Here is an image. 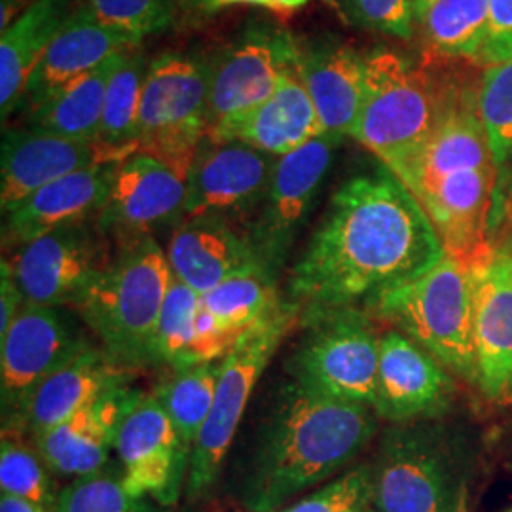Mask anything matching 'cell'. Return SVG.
<instances>
[{
    "mask_svg": "<svg viewBox=\"0 0 512 512\" xmlns=\"http://www.w3.org/2000/svg\"><path fill=\"white\" fill-rule=\"evenodd\" d=\"M446 255L437 228L384 164L342 184L289 277L300 321L370 310Z\"/></svg>",
    "mask_w": 512,
    "mask_h": 512,
    "instance_id": "1",
    "label": "cell"
},
{
    "mask_svg": "<svg viewBox=\"0 0 512 512\" xmlns=\"http://www.w3.org/2000/svg\"><path fill=\"white\" fill-rule=\"evenodd\" d=\"M376 427L370 406L289 385L262 429L243 482V503L253 512H274L344 469L365 450Z\"/></svg>",
    "mask_w": 512,
    "mask_h": 512,
    "instance_id": "2",
    "label": "cell"
},
{
    "mask_svg": "<svg viewBox=\"0 0 512 512\" xmlns=\"http://www.w3.org/2000/svg\"><path fill=\"white\" fill-rule=\"evenodd\" d=\"M397 177L429 215L448 255L465 264L488 256L497 167L478 97L448 93L433 135Z\"/></svg>",
    "mask_w": 512,
    "mask_h": 512,
    "instance_id": "3",
    "label": "cell"
},
{
    "mask_svg": "<svg viewBox=\"0 0 512 512\" xmlns=\"http://www.w3.org/2000/svg\"><path fill=\"white\" fill-rule=\"evenodd\" d=\"M370 512H465L471 456L439 423L416 421L387 429L368 465Z\"/></svg>",
    "mask_w": 512,
    "mask_h": 512,
    "instance_id": "4",
    "label": "cell"
},
{
    "mask_svg": "<svg viewBox=\"0 0 512 512\" xmlns=\"http://www.w3.org/2000/svg\"><path fill=\"white\" fill-rule=\"evenodd\" d=\"M173 274L152 236L118 245L109 268L74 306L101 349L126 370L154 363V340Z\"/></svg>",
    "mask_w": 512,
    "mask_h": 512,
    "instance_id": "5",
    "label": "cell"
},
{
    "mask_svg": "<svg viewBox=\"0 0 512 512\" xmlns=\"http://www.w3.org/2000/svg\"><path fill=\"white\" fill-rule=\"evenodd\" d=\"M480 264L444 255L370 310L429 351L454 376L476 385V277Z\"/></svg>",
    "mask_w": 512,
    "mask_h": 512,
    "instance_id": "6",
    "label": "cell"
},
{
    "mask_svg": "<svg viewBox=\"0 0 512 512\" xmlns=\"http://www.w3.org/2000/svg\"><path fill=\"white\" fill-rule=\"evenodd\" d=\"M365 57V101L351 137L397 175L433 135L448 93L440 95L427 73L397 52Z\"/></svg>",
    "mask_w": 512,
    "mask_h": 512,
    "instance_id": "7",
    "label": "cell"
},
{
    "mask_svg": "<svg viewBox=\"0 0 512 512\" xmlns=\"http://www.w3.org/2000/svg\"><path fill=\"white\" fill-rule=\"evenodd\" d=\"M298 321L300 311L289 302H281L274 313L243 334L220 361L213 410L190 454L186 476L188 499L203 497L215 484L262 372Z\"/></svg>",
    "mask_w": 512,
    "mask_h": 512,
    "instance_id": "8",
    "label": "cell"
},
{
    "mask_svg": "<svg viewBox=\"0 0 512 512\" xmlns=\"http://www.w3.org/2000/svg\"><path fill=\"white\" fill-rule=\"evenodd\" d=\"M209 63L192 55L164 54L148 65L139 152L154 156L188 179L198 148L207 137Z\"/></svg>",
    "mask_w": 512,
    "mask_h": 512,
    "instance_id": "9",
    "label": "cell"
},
{
    "mask_svg": "<svg viewBox=\"0 0 512 512\" xmlns=\"http://www.w3.org/2000/svg\"><path fill=\"white\" fill-rule=\"evenodd\" d=\"M294 357V382L311 393L374 408L380 336L366 311L329 313L310 323Z\"/></svg>",
    "mask_w": 512,
    "mask_h": 512,
    "instance_id": "10",
    "label": "cell"
},
{
    "mask_svg": "<svg viewBox=\"0 0 512 512\" xmlns=\"http://www.w3.org/2000/svg\"><path fill=\"white\" fill-rule=\"evenodd\" d=\"M90 346L63 308L29 304L21 308L0 338L2 435L23 437V416L38 385Z\"/></svg>",
    "mask_w": 512,
    "mask_h": 512,
    "instance_id": "11",
    "label": "cell"
},
{
    "mask_svg": "<svg viewBox=\"0 0 512 512\" xmlns=\"http://www.w3.org/2000/svg\"><path fill=\"white\" fill-rule=\"evenodd\" d=\"M298 59L300 46L285 27L268 19L251 21L209 63L207 131L270 99L285 76L298 74Z\"/></svg>",
    "mask_w": 512,
    "mask_h": 512,
    "instance_id": "12",
    "label": "cell"
},
{
    "mask_svg": "<svg viewBox=\"0 0 512 512\" xmlns=\"http://www.w3.org/2000/svg\"><path fill=\"white\" fill-rule=\"evenodd\" d=\"M112 258L109 238L88 220L21 245L8 262L25 304L65 308L82 300Z\"/></svg>",
    "mask_w": 512,
    "mask_h": 512,
    "instance_id": "13",
    "label": "cell"
},
{
    "mask_svg": "<svg viewBox=\"0 0 512 512\" xmlns=\"http://www.w3.org/2000/svg\"><path fill=\"white\" fill-rule=\"evenodd\" d=\"M340 141L321 135L291 154L277 158L268 190L247 234L266 272L277 275L285 266Z\"/></svg>",
    "mask_w": 512,
    "mask_h": 512,
    "instance_id": "14",
    "label": "cell"
},
{
    "mask_svg": "<svg viewBox=\"0 0 512 512\" xmlns=\"http://www.w3.org/2000/svg\"><path fill=\"white\" fill-rule=\"evenodd\" d=\"M122 484L133 497H150L173 507L188 476L192 448L184 442L154 395L135 399L116 435Z\"/></svg>",
    "mask_w": 512,
    "mask_h": 512,
    "instance_id": "15",
    "label": "cell"
},
{
    "mask_svg": "<svg viewBox=\"0 0 512 512\" xmlns=\"http://www.w3.org/2000/svg\"><path fill=\"white\" fill-rule=\"evenodd\" d=\"M277 158L243 143L203 139L186 179L183 219H232L258 209Z\"/></svg>",
    "mask_w": 512,
    "mask_h": 512,
    "instance_id": "16",
    "label": "cell"
},
{
    "mask_svg": "<svg viewBox=\"0 0 512 512\" xmlns=\"http://www.w3.org/2000/svg\"><path fill=\"white\" fill-rule=\"evenodd\" d=\"M458 393L454 374L414 340L391 329L380 336L374 412L395 425L435 420Z\"/></svg>",
    "mask_w": 512,
    "mask_h": 512,
    "instance_id": "17",
    "label": "cell"
},
{
    "mask_svg": "<svg viewBox=\"0 0 512 512\" xmlns=\"http://www.w3.org/2000/svg\"><path fill=\"white\" fill-rule=\"evenodd\" d=\"M131 156L101 141H78L44 129H10L0 152V207L8 215L46 184L93 165Z\"/></svg>",
    "mask_w": 512,
    "mask_h": 512,
    "instance_id": "18",
    "label": "cell"
},
{
    "mask_svg": "<svg viewBox=\"0 0 512 512\" xmlns=\"http://www.w3.org/2000/svg\"><path fill=\"white\" fill-rule=\"evenodd\" d=\"M186 179L169 165L135 152L118 165L97 228L116 245L152 236L154 228L183 217Z\"/></svg>",
    "mask_w": 512,
    "mask_h": 512,
    "instance_id": "19",
    "label": "cell"
},
{
    "mask_svg": "<svg viewBox=\"0 0 512 512\" xmlns=\"http://www.w3.org/2000/svg\"><path fill=\"white\" fill-rule=\"evenodd\" d=\"M475 349L476 387L494 403L512 401V239L478 266Z\"/></svg>",
    "mask_w": 512,
    "mask_h": 512,
    "instance_id": "20",
    "label": "cell"
},
{
    "mask_svg": "<svg viewBox=\"0 0 512 512\" xmlns=\"http://www.w3.org/2000/svg\"><path fill=\"white\" fill-rule=\"evenodd\" d=\"M139 391L120 385L35 439L38 454L57 476L82 478L103 471L129 406Z\"/></svg>",
    "mask_w": 512,
    "mask_h": 512,
    "instance_id": "21",
    "label": "cell"
},
{
    "mask_svg": "<svg viewBox=\"0 0 512 512\" xmlns=\"http://www.w3.org/2000/svg\"><path fill=\"white\" fill-rule=\"evenodd\" d=\"M165 255L173 277L202 296L236 275L264 268L247 236L236 232L232 220L215 215L183 219Z\"/></svg>",
    "mask_w": 512,
    "mask_h": 512,
    "instance_id": "22",
    "label": "cell"
},
{
    "mask_svg": "<svg viewBox=\"0 0 512 512\" xmlns=\"http://www.w3.org/2000/svg\"><path fill=\"white\" fill-rule=\"evenodd\" d=\"M120 164L93 165L42 186L6 215L4 245L21 247L59 228L97 219Z\"/></svg>",
    "mask_w": 512,
    "mask_h": 512,
    "instance_id": "23",
    "label": "cell"
},
{
    "mask_svg": "<svg viewBox=\"0 0 512 512\" xmlns=\"http://www.w3.org/2000/svg\"><path fill=\"white\" fill-rule=\"evenodd\" d=\"M321 135L317 110L298 74L285 76L262 105L207 131V139L215 143H243L275 158L287 156Z\"/></svg>",
    "mask_w": 512,
    "mask_h": 512,
    "instance_id": "24",
    "label": "cell"
},
{
    "mask_svg": "<svg viewBox=\"0 0 512 512\" xmlns=\"http://www.w3.org/2000/svg\"><path fill=\"white\" fill-rule=\"evenodd\" d=\"M298 76L317 110L323 135H353L365 101V55L338 42L300 46Z\"/></svg>",
    "mask_w": 512,
    "mask_h": 512,
    "instance_id": "25",
    "label": "cell"
},
{
    "mask_svg": "<svg viewBox=\"0 0 512 512\" xmlns=\"http://www.w3.org/2000/svg\"><path fill=\"white\" fill-rule=\"evenodd\" d=\"M137 48L139 46L129 38L99 25L82 6L63 23L54 42L38 61L23 99L35 112L76 78L92 73L114 55Z\"/></svg>",
    "mask_w": 512,
    "mask_h": 512,
    "instance_id": "26",
    "label": "cell"
},
{
    "mask_svg": "<svg viewBox=\"0 0 512 512\" xmlns=\"http://www.w3.org/2000/svg\"><path fill=\"white\" fill-rule=\"evenodd\" d=\"M131 370L116 365L101 348L90 346L55 370L33 393L23 416L21 435L33 439L73 418L110 389L128 385Z\"/></svg>",
    "mask_w": 512,
    "mask_h": 512,
    "instance_id": "27",
    "label": "cell"
},
{
    "mask_svg": "<svg viewBox=\"0 0 512 512\" xmlns=\"http://www.w3.org/2000/svg\"><path fill=\"white\" fill-rule=\"evenodd\" d=\"M69 0H33L0 37V110L6 118L25 95L27 82L55 35L69 19Z\"/></svg>",
    "mask_w": 512,
    "mask_h": 512,
    "instance_id": "28",
    "label": "cell"
},
{
    "mask_svg": "<svg viewBox=\"0 0 512 512\" xmlns=\"http://www.w3.org/2000/svg\"><path fill=\"white\" fill-rule=\"evenodd\" d=\"M281 302L274 275L256 268L203 294L202 310L209 315L224 348L230 351L243 334L255 329Z\"/></svg>",
    "mask_w": 512,
    "mask_h": 512,
    "instance_id": "29",
    "label": "cell"
},
{
    "mask_svg": "<svg viewBox=\"0 0 512 512\" xmlns=\"http://www.w3.org/2000/svg\"><path fill=\"white\" fill-rule=\"evenodd\" d=\"M120 57L122 54L114 55L92 73L76 78L67 88L55 93L33 112L31 128L78 141H99L107 86Z\"/></svg>",
    "mask_w": 512,
    "mask_h": 512,
    "instance_id": "30",
    "label": "cell"
},
{
    "mask_svg": "<svg viewBox=\"0 0 512 512\" xmlns=\"http://www.w3.org/2000/svg\"><path fill=\"white\" fill-rule=\"evenodd\" d=\"M145 57L137 50L122 54L110 74L99 141L107 147L139 152V114L147 76Z\"/></svg>",
    "mask_w": 512,
    "mask_h": 512,
    "instance_id": "31",
    "label": "cell"
},
{
    "mask_svg": "<svg viewBox=\"0 0 512 512\" xmlns=\"http://www.w3.org/2000/svg\"><path fill=\"white\" fill-rule=\"evenodd\" d=\"M421 25L433 54L480 61L488 38V0H437Z\"/></svg>",
    "mask_w": 512,
    "mask_h": 512,
    "instance_id": "32",
    "label": "cell"
},
{
    "mask_svg": "<svg viewBox=\"0 0 512 512\" xmlns=\"http://www.w3.org/2000/svg\"><path fill=\"white\" fill-rule=\"evenodd\" d=\"M219 376L220 365L217 361L186 366L175 370V374L154 393L190 448L196 444L213 410Z\"/></svg>",
    "mask_w": 512,
    "mask_h": 512,
    "instance_id": "33",
    "label": "cell"
},
{
    "mask_svg": "<svg viewBox=\"0 0 512 512\" xmlns=\"http://www.w3.org/2000/svg\"><path fill=\"white\" fill-rule=\"evenodd\" d=\"M200 302L202 294L173 277L156 329L154 363H164L175 370L183 368L194 342Z\"/></svg>",
    "mask_w": 512,
    "mask_h": 512,
    "instance_id": "34",
    "label": "cell"
},
{
    "mask_svg": "<svg viewBox=\"0 0 512 512\" xmlns=\"http://www.w3.org/2000/svg\"><path fill=\"white\" fill-rule=\"evenodd\" d=\"M478 112L499 173L512 164V61L488 65L478 90Z\"/></svg>",
    "mask_w": 512,
    "mask_h": 512,
    "instance_id": "35",
    "label": "cell"
},
{
    "mask_svg": "<svg viewBox=\"0 0 512 512\" xmlns=\"http://www.w3.org/2000/svg\"><path fill=\"white\" fill-rule=\"evenodd\" d=\"M55 512H173L150 497H133L122 476L93 473L76 478L59 497Z\"/></svg>",
    "mask_w": 512,
    "mask_h": 512,
    "instance_id": "36",
    "label": "cell"
},
{
    "mask_svg": "<svg viewBox=\"0 0 512 512\" xmlns=\"http://www.w3.org/2000/svg\"><path fill=\"white\" fill-rule=\"evenodd\" d=\"M48 473H52L46 463L29 446L21 442V437L2 435L0 446V488L2 494L16 495L33 501L50 511L57 509L54 484Z\"/></svg>",
    "mask_w": 512,
    "mask_h": 512,
    "instance_id": "37",
    "label": "cell"
},
{
    "mask_svg": "<svg viewBox=\"0 0 512 512\" xmlns=\"http://www.w3.org/2000/svg\"><path fill=\"white\" fill-rule=\"evenodd\" d=\"M84 10L99 25L129 38L137 46L169 29L175 16L173 0H88Z\"/></svg>",
    "mask_w": 512,
    "mask_h": 512,
    "instance_id": "38",
    "label": "cell"
},
{
    "mask_svg": "<svg viewBox=\"0 0 512 512\" xmlns=\"http://www.w3.org/2000/svg\"><path fill=\"white\" fill-rule=\"evenodd\" d=\"M351 23L387 37L410 38L416 29L412 0H342Z\"/></svg>",
    "mask_w": 512,
    "mask_h": 512,
    "instance_id": "39",
    "label": "cell"
},
{
    "mask_svg": "<svg viewBox=\"0 0 512 512\" xmlns=\"http://www.w3.org/2000/svg\"><path fill=\"white\" fill-rule=\"evenodd\" d=\"M368 478V465H359L310 497L298 501L293 507L277 512H349L361 509L366 505Z\"/></svg>",
    "mask_w": 512,
    "mask_h": 512,
    "instance_id": "40",
    "label": "cell"
},
{
    "mask_svg": "<svg viewBox=\"0 0 512 512\" xmlns=\"http://www.w3.org/2000/svg\"><path fill=\"white\" fill-rule=\"evenodd\" d=\"M480 61L488 65L512 61V0H488V38Z\"/></svg>",
    "mask_w": 512,
    "mask_h": 512,
    "instance_id": "41",
    "label": "cell"
},
{
    "mask_svg": "<svg viewBox=\"0 0 512 512\" xmlns=\"http://www.w3.org/2000/svg\"><path fill=\"white\" fill-rule=\"evenodd\" d=\"M23 306H25V300L19 291L12 266L8 260H2V266H0V338L12 327V323L16 321Z\"/></svg>",
    "mask_w": 512,
    "mask_h": 512,
    "instance_id": "42",
    "label": "cell"
},
{
    "mask_svg": "<svg viewBox=\"0 0 512 512\" xmlns=\"http://www.w3.org/2000/svg\"><path fill=\"white\" fill-rule=\"evenodd\" d=\"M503 219L509 220V224L512 226V164L497 173L494 207H492V217H490V234L494 232L495 226L501 224Z\"/></svg>",
    "mask_w": 512,
    "mask_h": 512,
    "instance_id": "43",
    "label": "cell"
},
{
    "mask_svg": "<svg viewBox=\"0 0 512 512\" xmlns=\"http://www.w3.org/2000/svg\"><path fill=\"white\" fill-rule=\"evenodd\" d=\"M0 512H54L46 507H40L33 501L21 499L16 495L2 494L0 497Z\"/></svg>",
    "mask_w": 512,
    "mask_h": 512,
    "instance_id": "44",
    "label": "cell"
},
{
    "mask_svg": "<svg viewBox=\"0 0 512 512\" xmlns=\"http://www.w3.org/2000/svg\"><path fill=\"white\" fill-rule=\"evenodd\" d=\"M234 4H251V6H262V8H270V10H277L275 8V0H209L205 10L213 12L219 8H226V6H234Z\"/></svg>",
    "mask_w": 512,
    "mask_h": 512,
    "instance_id": "45",
    "label": "cell"
},
{
    "mask_svg": "<svg viewBox=\"0 0 512 512\" xmlns=\"http://www.w3.org/2000/svg\"><path fill=\"white\" fill-rule=\"evenodd\" d=\"M311 0H275V8L279 12H289V10H296V8H302L304 4H308ZM321 2H329L332 4L334 0H321Z\"/></svg>",
    "mask_w": 512,
    "mask_h": 512,
    "instance_id": "46",
    "label": "cell"
},
{
    "mask_svg": "<svg viewBox=\"0 0 512 512\" xmlns=\"http://www.w3.org/2000/svg\"><path fill=\"white\" fill-rule=\"evenodd\" d=\"M437 0H412L414 4V14H416V21L421 23V19L425 18V14L429 12V8L435 4Z\"/></svg>",
    "mask_w": 512,
    "mask_h": 512,
    "instance_id": "47",
    "label": "cell"
},
{
    "mask_svg": "<svg viewBox=\"0 0 512 512\" xmlns=\"http://www.w3.org/2000/svg\"><path fill=\"white\" fill-rule=\"evenodd\" d=\"M194 2H198V4H200V6H202V8H205V6H207V2H209V0H194Z\"/></svg>",
    "mask_w": 512,
    "mask_h": 512,
    "instance_id": "48",
    "label": "cell"
},
{
    "mask_svg": "<svg viewBox=\"0 0 512 512\" xmlns=\"http://www.w3.org/2000/svg\"><path fill=\"white\" fill-rule=\"evenodd\" d=\"M349 512H366V511H365V507H361V509H353V511H349Z\"/></svg>",
    "mask_w": 512,
    "mask_h": 512,
    "instance_id": "49",
    "label": "cell"
},
{
    "mask_svg": "<svg viewBox=\"0 0 512 512\" xmlns=\"http://www.w3.org/2000/svg\"><path fill=\"white\" fill-rule=\"evenodd\" d=\"M365 511H366V512H370V511H368V509H365Z\"/></svg>",
    "mask_w": 512,
    "mask_h": 512,
    "instance_id": "50",
    "label": "cell"
}]
</instances>
